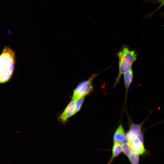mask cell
Returning a JSON list of instances; mask_svg holds the SVG:
<instances>
[{
    "label": "cell",
    "mask_w": 164,
    "mask_h": 164,
    "mask_svg": "<svg viewBox=\"0 0 164 164\" xmlns=\"http://www.w3.org/2000/svg\"><path fill=\"white\" fill-rule=\"evenodd\" d=\"M118 59V73L114 85L120 81L121 76L132 68L133 63L137 59L138 53L135 50H131L128 46L124 44L117 52Z\"/></svg>",
    "instance_id": "6da1fadb"
},
{
    "label": "cell",
    "mask_w": 164,
    "mask_h": 164,
    "mask_svg": "<svg viewBox=\"0 0 164 164\" xmlns=\"http://www.w3.org/2000/svg\"><path fill=\"white\" fill-rule=\"evenodd\" d=\"M15 53L9 47L5 46L0 55V83L8 81L13 72Z\"/></svg>",
    "instance_id": "7a4b0ae2"
},
{
    "label": "cell",
    "mask_w": 164,
    "mask_h": 164,
    "mask_svg": "<svg viewBox=\"0 0 164 164\" xmlns=\"http://www.w3.org/2000/svg\"><path fill=\"white\" fill-rule=\"evenodd\" d=\"M99 73H95L92 74L87 80L80 82L73 91L72 99L74 100L81 97H84L91 93L94 87L92 81Z\"/></svg>",
    "instance_id": "3957f363"
},
{
    "label": "cell",
    "mask_w": 164,
    "mask_h": 164,
    "mask_svg": "<svg viewBox=\"0 0 164 164\" xmlns=\"http://www.w3.org/2000/svg\"><path fill=\"white\" fill-rule=\"evenodd\" d=\"M128 142L133 153L139 155L144 154L146 152V150L144 142L141 141L137 136L135 137Z\"/></svg>",
    "instance_id": "277c9868"
},
{
    "label": "cell",
    "mask_w": 164,
    "mask_h": 164,
    "mask_svg": "<svg viewBox=\"0 0 164 164\" xmlns=\"http://www.w3.org/2000/svg\"><path fill=\"white\" fill-rule=\"evenodd\" d=\"M147 118L139 124L132 123L130 126L129 131L126 134V141L128 142L137 136L141 132L142 127Z\"/></svg>",
    "instance_id": "5b68a950"
},
{
    "label": "cell",
    "mask_w": 164,
    "mask_h": 164,
    "mask_svg": "<svg viewBox=\"0 0 164 164\" xmlns=\"http://www.w3.org/2000/svg\"><path fill=\"white\" fill-rule=\"evenodd\" d=\"M75 104L74 100H72L67 106L64 111L60 116L59 119L60 121L64 123L70 117L73 115Z\"/></svg>",
    "instance_id": "8992f818"
},
{
    "label": "cell",
    "mask_w": 164,
    "mask_h": 164,
    "mask_svg": "<svg viewBox=\"0 0 164 164\" xmlns=\"http://www.w3.org/2000/svg\"><path fill=\"white\" fill-rule=\"evenodd\" d=\"M114 143H123L126 141V134L121 125H120L116 130L113 135Z\"/></svg>",
    "instance_id": "52a82bcc"
},
{
    "label": "cell",
    "mask_w": 164,
    "mask_h": 164,
    "mask_svg": "<svg viewBox=\"0 0 164 164\" xmlns=\"http://www.w3.org/2000/svg\"><path fill=\"white\" fill-rule=\"evenodd\" d=\"M124 82L126 91V97L128 89L132 83L133 77V73L132 68H131L124 73Z\"/></svg>",
    "instance_id": "ba28073f"
},
{
    "label": "cell",
    "mask_w": 164,
    "mask_h": 164,
    "mask_svg": "<svg viewBox=\"0 0 164 164\" xmlns=\"http://www.w3.org/2000/svg\"><path fill=\"white\" fill-rule=\"evenodd\" d=\"M122 152L121 145L118 143H114L112 148V155L107 164H111L114 159L119 155Z\"/></svg>",
    "instance_id": "9c48e42d"
},
{
    "label": "cell",
    "mask_w": 164,
    "mask_h": 164,
    "mask_svg": "<svg viewBox=\"0 0 164 164\" xmlns=\"http://www.w3.org/2000/svg\"><path fill=\"white\" fill-rule=\"evenodd\" d=\"M121 148L122 151L123 153L128 157L133 153L128 142L123 143L121 144Z\"/></svg>",
    "instance_id": "30bf717a"
},
{
    "label": "cell",
    "mask_w": 164,
    "mask_h": 164,
    "mask_svg": "<svg viewBox=\"0 0 164 164\" xmlns=\"http://www.w3.org/2000/svg\"><path fill=\"white\" fill-rule=\"evenodd\" d=\"M84 100V97H81L75 99V104L73 115L78 112L80 109Z\"/></svg>",
    "instance_id": "8fae6325"
},
{
    "label": "cell",
    "mask_w": 164,
    "mask_h": 164,
    "mask_svg": "<svg viewBox=\"0 0 164 164\" xmlns=\"http://www.w3.org/2000/svg\"><path fill=\"white\" fill-rule=\"evenodd\" d=\"M128 158L131 164H138L139 155L133 153Z\"/></svg>",
    "instance_id": "7c38bea8"
},
{
    "label": "cell",
    "mask_w": 164,
    "mask_h": 164,
    "mask_svg": "<svg viewBox=\"0 0 164 164\" xmlns=\"http://www.w3.org/2000/svg\"><path fill=\"white\" fill-rule=\"evenodd\" d=\"M156 2H157V3H158L159 4V5L156 9H155V11H154L152 13H150L149 15H149L148 16V17H149V18L152 17V15L154 14V13H155L157 11H158L159 9L161 8L162 7V6L164 5V0H158Z\"/></svg>",
    "instance_id": "4fadbf2b"
}]
</instances>
